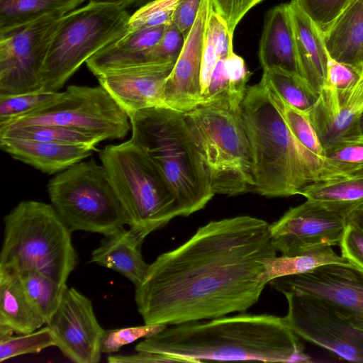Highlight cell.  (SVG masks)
I'll return each mask as SVG.
<instances>
[{"label":"cell","mask_w":363,"mask_h":363,"mask_svg":"<svg viewBox=\"0 0 363 363\" xmlns=\"http://www.w3.org/2000/svg\"><path fill=\"white\" fill-rule=\"evenodd\" d=\"M104 236L99 246L91 252V262L121 274L135 286L139 285L150 265L141 253L144 238L124 228Z\"/></svg>","instance_id":"7402d4cb"},{"label":"cell","mask_w":363,"mask_h":363,"mask_svg":"<svg viewBox=\"0 0 363 363\" xmlns=\"http://www.w3.org/2000/svg\"><path fill=\"white\" fill-rule=\"evenodd\" d=\"M260 262L263 265L264 279L267 284L274 279L305 273L321 265L349 263L330 246L298 255L267 257Z\"/></svg>","instance_id":"4316f807"},{"label":"cell","mask_w":363,"mask_h":363,"mask_svg":"<svg viewBox=\"0 0 363 363\" xmlns=\"http://www.w3.org/2000/svg\"><path fill=\"white\" fill-rule=\"evenodd\" d=\"M176 62L125 67L96 76L99 85L113 97L127 115L143 109L165 107L166 81Z\"/></svg>","instance_id":"e0dca14e"},{"label":"cell","mask_w":363,"mask_h":363,"mask_svg":"<svg viewBox=\"0 0 363 363\" xmlns=\"http://www.w3.org/2000/svg\"><path fill=\"white\" fill-rule=\"evenodd\" d=\"M301 10L323 35L350 0H295Z\"/></svg>","instance_id":"f35d334b"},{"label":"cell","mask_w":363,"mask_h":363,"mask_svg":"<svg viewBox=\"0 0 363 363\" xmlns=\"http://www.w3.org/2000/svg\"><path fill=\"white\" fill-rule=\"evenodd\" d=\"M339 246L341 256L363 272V231L352 224L347 223Z\"/></svg>","instance_id":"b9f144b4"},{"label":"cell","mask_w":363,"mask_h":363,"mask_svg":"<svg viewBox=\"0 0 363 363\" xmlns=\"http://www.w3.org/2000/svg\"><path fill=\"white\" fill-rule=\"evenodd\" d=\"M282 294L288 304L284 318L298 337L344 360L363 363V330L320 298L294 291Z\"/></svg>","instance_id":"7c38bea8"},{"label":"cell","mask_w":363,"mask_h":363,"mask_svg":"<svg viewBox=\"0 0 363 363\" xmlns=\"http://www.w3.org/2000/svg\"><path fill=\"white\" fill-rule=\"evenodd\" d=\"M263 0H211L214 10L224 19L232 34L244 16Z\"/></svg>","instance_id":"7bdbcfd3"},{"label":"cell","mask_w":363,"mask_h":363,"mask_svg":"<svg viewBox=\"0 0 363 363\" xmlns=\"http://www.w3.org/2000/svg\"><path fill=\"white\" fill-rule=\"evenodd\" d=\"M137 1L138 0H89V2L113 4L126 9L131 5H134Z\"/></svg>","instance_id":"7dc6e473"},{"label":"cell","mask_w":363,"mask_h":363,"mask_svg":"<svg viewBox=\"0 0 363 363\" xmlns=\"http://www.w3.org/2000/svg\"><path fill=\"white\" fill-rule=\"evenodd\" d=\"M288 6L302 77L320 93L325 82L329 59L323 35L295 0Z\"/></svg>","instance_id":"44dd1931"},{"label":"cell","mask_w":363,"mask_h":363,"mask_svg":"<svg viewBox=\"0 0 363 363\" xmlns=\"http://www.w3.org/2000/svg\"><path fill=\"white\" fill-rule=\"evenodd\" d=\"M299 195L347 218L363 205V172L312 183Z\"/></svg>","instance_id":"484cf974"},{"label":"cell","mask_w":363,"mask_h":363,"mask_svg":"<svg viewBox=\"0 0 363 363\" xmlns=\"http://www.w3.org/2000/svg\"><path fill=\"white\" fill-rule=\"evenodd\" d=\"M362 115L363 78L345 89L324 85L308 116L325 150L360 138Z\"/></svg>","instance_id":"2e32d148"},{"label":"cell","mask_w":363,"mask_h":363,"mask_svg":"<svg viewBox=\"0 0 363 363\" xmlns=\"http://www.w3.org/2000/svg\"><path fill=\"white\" fill-rule=\"evenodd\" d=\"M0 137L16 138L42 142L85 145L96 148L101 140L84 132L55 125H33L0 130Z\"/></svg>","instance_id":"4dcf8cb0"},{"label":"cell","mask_w":363,"mask_h":363,"mask_svg":"<svg viewBox=\"0 0 363 363\" xmlns=\"http://www.w3.org/2000/svg\"><path fill=\"white\" fill-rule=\"evenodd\" d=\"M361 130H362V133L363 135V115H362V119H361Z\"/></svg>","instance_id":"c3c4849f"},{"label":"cell","mask_w":363,"mask_h":363,"mask_svg":"<svg viewBox=\"0 0 363 363\" xmlns=\"http://www.w3.org/2000/svg\"><path fill=\"white\" fill-rule=\"evenodd\" d=\"M269 227L250 216L212 220L158 256L135 286L145 324L208 320L251 308L267 284L260 261L277 255Z\"/></svg>","instance_id":"6da1fadb"},{"label":"cell","mask_w":363,"mask_h":363,"mask_svg":"<svg viewBox=\"0 0 363 363\" xmlns=\"http://www.w3.org/2000/svg\"><path fill=\"white\" fill-rule=\"evenodd\" d=\"M323 35L331 58L355 67L363 74V0H350Z\"/></svg>","instance_id":"603a6c76"},{"label":"cell","mask_w":363,"mask_h":363,"mask_svg":"<svg viewBox=\"0 0 363 363\" xmlns=\"http://www.w3.org/2000/svg\"><path fill=\"white\" fill-rule=\"evenodd\" d=\"M258 55L263 70L279 68L303 77L288 3L276 6L267 13Z\"/></svg>","instance_id":"d6986e66"},{"label":"cell","mask_w":363,"mask_h":363,"mask_svg":"<svg viewBox=\"0 0 363 363\" xmlns=\"http://www.w3.org/2000/svg\"><path fill=\"white\" fill-rule=\"evenodd\" d=\"M0 324L15 333L27 334L45 323L28 298L19 274L0 269Z\"/></svg>","instance_id":"d4e9b609"},{"label":"cell","mask_w":363,"mask_h":363,"mask_svg":"<svg viewBox=\"0 0 363 363\" xmlns=\"http://www.w3.org/2000/svg\"><path fill=\"white\" fill-rule=\"evenodd\" d=\"M202 0H182L177 6L172 21L184 35L188 36L196 21Z\"/></svg>","instance_id":"ee69618b"},{"label":"cell","mask_w":363,"mask_h":363,"mask_svg":"<svg viewBox=\"0 0 363 363\" xmlns=\"http://www.w3.org/2000/svg\"><path fill=\"white\" fill-rule=\"evenodd\" d=\"M52 346H56V342L48 326L19 336L10 335L0 339V362L22 354L38 353Z\"/></svg>","instance_id":"e575fe53"},{"label":"cell","mask_w":363,"mask_h":363,"mask_svg":"<svg viewBox=\"0 0 363 363\" xmlns=\"http://www.w3.org/2000/svg\"><path fill=\"white\" fill-rule=\"evenodd\" d=\"M63 354L76 363H96L105 330L99 323L91 301L67 287L61 302L46 323Z\"/></svg>","instance_id":"9a60e30c"},{"label":"cell","mask_w":363,"mask_h":363,"mask_svg":"<svg viewBox=\"0 0 363 363\" xmlns=\"http://www.w3.org/2000/svg\"><path fill=\"white\" fill-rule=\"evenodd\" d=\"M240 108L252 152L253 191L290 196L312 183L334 178L325 160L291 133L262 79L247 86Z\"/></svg>","instance_id":"3957f363"},{"label":"cell","mask_w":363,"mask_h":363,"mask_svg":"<svg viewBox=\"0 0 363 363\" xmlns=\"http://www.w3.org/2000/svg\"><path fill=\"white\" fill-rule=\"evenodd\" d=\"M272 288L320 298L363 330V272L348 264H328L307 272L274 279Z\"/></svg>","instance_id":"4fadbf2b"},{"label":"cell","mask_w":363,"mask_h":363,"mask_svg":"<svg viewBox=\"0 0 363 363\" xmlns=\"http://www.w3.org/2000/svg\"><path fill=\"white\" fill-rule=\"evenodd\" d=\"M60 94L59 91L42 90L17 94H0V125L48 105Z\"/></svg>","instance_id":"d6a6232c"},{"label":"cell","mask_w":363,"mask_h":363,"mask_svg":"<svg viewBox=\"0 0 363 363\" xmlns=\"http://www.w3.org/2000/svg\"><path fill=\"white\" fill-rule=\"evenodd\" d=\"M346 218L311 200L290 208L270 224L272 244L282 255L340 245Z\"/></svg>","instance_id":"5bb4252c"},{"label":"cell","mask_w":363,"mask_h":363,"mask_svg":"<svg viewBox=\"0 0 363 363\" xmlns=\"http://www.w3.org/2000/svg\"><path fill=\"white\" fill-rule=\"evenodd\" d=\"M181 1L152 0L147 2L130 15L128 31L170 24Z\"/></svg>","instance_id":"d590c367"},{"label":"cell","mask_w":363,"mask_h":363,"mask_svg":"<svg viewBox=\"0 0 363 363\" xmlns=\"http://www.w3.org/2000/svg\"><path fill=\"white\" fill-rule=\"evenodd\" d=\"M167 354L186 362L255 360L307 361L298 337L281 318L240 313L167 326L135 347Z\"/></svg>","instance_id":"7a4b0ae2"},{"label":"cell","mask_w":363,"mask_h":363,"mask_svg":"<svg viewBox=\"0 0 363 363\" xmlns=\"http://www.w3.org/2000/svg\"><path fill=\"white\" fill-rule=\"evenodd\" d=\"M261 79L284 101L306 115L319 96L305 79L279 68L264 69Z\"/></svg>","instance_id":"f1b7e54d"},{"label":"cell","mask_w":363,"mask_h":363,"mask_svg":"<svg viewBox=\"0 0 363 363\" xmlns=\"http://www.w3.org/2000/svg\"><path fill=\"white\" fill-rule=\"evenodd\" d=\"M107 361L109 363L186 362L177 356L146 351H138L137 353L128 355L110 354Z\"/></svg>","instance_id":"f6af8a7d"},{"label":"cell","mask_w":363,"mask_h":363,"mask_svg":"<svg viewBox=\"0 0 363 363\" xmlns=\"http://www.w3.org/2000/svg\"><path fill=\"white\" fill-rule=\"evenodd\" d=\"M240 106L201 104L184 113L215 194L254 191L252 152Z\"/></svg>","instance_id":"8992f818"},{"label":"cell","mask_w":363,"mask_h":363,"mask_svg":"<svg viewBox=\"0 0 363 363\" xmlns=\"http://www.w3.org/2000/svg\"><path fill=\"white\" fill-rule=\"evenodd\" d=\"M266 86L272 101L293 135L308 150L325 160L324 148L308 115L290 106L274 91Z\"/></svg>","instance_id":"1f68e13d"},{"label":"cell","mask_w":363,"mask_h":363,"mask_svg":"<svg viewBox=\"0 0 363 363\" xmlns=\"http://www.w3.org/2000/svg\"><path fill=\"white\" fill-rule=\"evenodd\" d=\"M0 147L15 160L45 174L62 172L91 156L96 148L0 137Z\"/></svg>","instance_id":"ffe728a7"},{"label":"cell","mask_w":363,"mask_h":363,"mask_svg":"<svg viewBox=\"0 0 363 363\" xmlns=\"http://www.w3.org/2000/svg\"><path fill=\"white\" fill-rule=\"evenodd\" d=\"M346 220L347 223L352 224L363 231V205L351 212Z\"/></svg>","instance_id":"bcb514c9"},{"label":"cell","mask_w":363,"mask_h":363,"mask_svg":"<svg viewBox=\"0 0 363 363\" xmlns=\"http://www.w3.org/2000/svg\"><path fill=\"white\" fill-rule=\"evenodd\" d=\"M128 116L131 139L169 187L177 201L180 216H188L203 208L215 194L184 113L156 107Z\"/></svg>","instance_id":"277c9868"},{"label":"cell","mask_w":363,"mask_h":363,"mask_svg":"<svg viewBox=\"0 0 363 363\" xmlns=\"http://www.w3.org/2000/svg\"><path fill=\"white\" fill-rule=\"evenodd\" d=\"M185 42V38L175 24L171 23L160 41L137 60L134 66L152 63L176 62Z\"/></svg>","instance_id":"8d00e7d4"},{"label":"cell","mask_w":363,"mask_h":363,"mask_svg":"<svg viewBox=\"0 0 363 363\" xmlns=\"http://www.w3.org/2000/svg\"><path fill=\"white\" fill-rule=\"evenodd\" d=\"M325 160L334 177L363 172V138L338 144L325 150Z\"/></svg>","instance_id":"836d02e7"},{"label":"cell","mask_w":363,"mask_h":363,"mask_svg":"<svg viewBox=\"0 0 363 363\" xmlns=\"http://www.w3.org/2000/svg\"><path fill=\"white\" fill-rule=\"evenodd\" d=\"M25 292L46 324L58 308L67 284L34 270L19 274Z\"/></svg>","instance_id":"f546056e"},{"label":"cell","mask_w":363,"mask_h":363,"mask_svg":"<svg viewBox=\"0 0 363 363\" xmlns=\"http://www.w3.org/2000/svg\"><path fill=\"white\" fill-rule=\"evenodd\" d=\"M210 0H202L194 26L167 79L164 106L185 113L201 104L200 74Z\"/></svg>","instance_id":"ac0fdd59"},{"label":"cell","mask_w":363,"mask_h":363,"mask_svg":"<svg viewBox=\"0 0 363 363\" xmlns=\"http://www.w3.org/2000/svg\"><path fill=\"white\" fill-rule=\"evenodd\" d=\"M164 324H145L140 326L105 330L101 345V353L118 352L124 345L140 338L152 336L164 329Z\"/></svg>","instance_id":"74e56055"},{"label":"cell","mask_w":363,"mask_h":363,"mask_svg":"<svg viewBox=\"0 0 363 363\" xmlns=\"http://www.w3.org/2000/svg\"><path fill=\"white\" fill-rule=\"evenodd\" d=\"M130 16L121 6L91 2L65 14L50 45L42 90L59 91L83 63L128 32Z\"/></svg>","instance_id":"ba28073f"},{"label":"cell","mask_w":363,"mask_h":363,"mask_svg":"<svg viewBox=\"0 0 363 363\" xmlns=\"http://www.w3.org/2000/svg\"><path fill=\"white\" fill-rule=\"evenodd\" d=\"M65 14L50 13L0 31V94L42 90L41 74L50 45Z\"/></svg>","instance_id":"8fae6325"},{"label":"cell","mask_w":363,"mask_h":363,"mask_svg":"<svg viewBox=\"0 0 363 363\" xmlns=\"http://www.w3.org/2000/svg\"><path fill=\"white\" fill-rule=\"evenodd\" d=\"M33 125L64 126L101 142L123 139L131 129L127 113L101 85H70L48 105L0 125V130Z\"/></svg>","instance_id":"30bf717a"},{"label":"cell","mask_w":363,"mask_h":363,"mask_svg":"<svg viewBox=\"0 0 363 363\" xmlns=\"http://www.w3.org/2000/svg\"><path fill=\"white\" fill-rule=\"evenodd\" d=\"M167 26L128 31L91 57L86 62L87 67L96 77L108 70L133 67L141 55L160 43Z\"/></svg>","instance_id":"cb8c5ba5"},{"label":"cell","mask_w":363,"mask_h":363,"mask_svg":"<svg viewBox=\"0 0 363 363\" xmlns=\"http://www.w3.org/2000/svg\"><path fill=\"white\" fill-rule=\"evenodd\" d=\"M206 29L215 44L218 60L226 59L233 52V35L224 19L214 10L209 2Z\"/></svg>","instance_id":"ab89813d"},{"label":"cell","mask_w":363,"mask_h":363,"mask_svg":"<svg viewBox=\"0 0 363 363\" xmlns=\"http://www.w3.org/2000/svg\"><path fill=\"white\" fill-rule=\"evenodd\" d=\"M0 269L18 274L29 270L66 284L78 262L72 230L52 204L28 200L4 218Z\"/></svg>","instance_id":"5b68a950"},{"label":"cell","mask_w":363,"mask_h":363,"mask_svg":"<svg viewBox=\"0 0 363 363\" xmlns=\"http://www.w3.org/2000/svg\"><path fill=\"white\" fill-rule=\"evenodd\" d=\"M48 191L51 204L72 232L106 235L127 225L105 168L94 159L58 173L48 182Z\"/></svg>","instance_id":"9c48e42d"},{"label":"cell","mask_w":363,"mask_h":363,"mask_svg":"<svg viewBox=\"0 0 363 363\" xmlns=\"http://www.w3.org/2000/svg\"><path fill=\"white\" fill-rule=\"evenodd\" d=\"M362 78L363 74L355 67L338 62L329 56L324 85L337 89H345L353 86Z\"/></svg>","instance_id":"60d3db41"},{"label":"cell","mask_w":363,"mask_h":363,"mask_svg":"<svg viewBox=\"0 0 363 363\" xmlns=\"http://www.w3.org/2000/svg\"><path fill=\"white\" fill-rule=\"evenodd\" d=\"M99 158L132 231L145 239L180 216L177 201L169 187L131 138L105 146Z\"/></svg>","instance_id":"52a82bcc"},{"label":"cell","mask_w":363,"mask_h":363,"mask_svg":"<svg viewBox=\"0 0 363 363\" xmlns=\"http://www.w3.org/2000/svg\"><path fill=\"white\" fill-rule=\"evenodd\" d=\"M86 0H0V31L50 13H69Z\"/></svg>","instance_id":"83f0119b"}]
</instances>
